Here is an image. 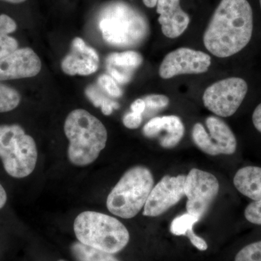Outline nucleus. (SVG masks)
<instances>
[{"mask_svg": "<svg viewBox=\"0 0 261 261\" xmlns=\"http://www.w3.org/2000/svg\"><path fill=\"white\" fill-rule=\"evenodd\" d=\"M253 15L247 0H221L203 36L206 49L218 58H228L250 42Z\"/></svg>", "mask_w": 261, "mask_h": 261, "instance_id": "nucleus-1", "label": "nucleus"}, {"mask_svg": "<svg viewBox=\"0 0 261 261\" xmlns=\"http://www.w3.org/2000/svg\"><path fill=\"white\" fill-rule=\"evenodd\" d=\"M64 130L69 141L68 159L76 166L94 163L107 143L106 126L84 109L74 110L69 113L65 119Z\"/></svg>", "mask_w": 261, "mask_h": 261, "instance_id": "nucleus-2", "label": "nucleus"}, {"mask_svg": "<svg viewBox=\"0 0 261 261\" xmlns=\"http://www.w3.org/2000/svg\"><path fill=\"white\" fill-rule=\"evenodd\" d=\"M98 25L104 40L120 47L140 44L149 31L145 15L120 0L111 2L103 7L98 16Z\"/></svg>", "mask_w": 261, "mask_h": 261, "instance_id": "nucleus-3", "label": "nucleus"}, {"mask_svg": "<svg viewBox=\"0 0 261 261\" xmlns=\"http://www.w3.org/2000/svg\"><path fill=\"white\" fill-rule=\"evenodd\" d=\"M73 229L81 243L108 253H118L129 242V232L119 220L95 211L79 215Z\"/></svg>", "mask_w": 261, "mask_h": 261, "instance_id": "nucleus-4", "label": "nucleus"}, {"mask_svg": "<svg viewBox=\"0 0 261 261\" xmlns=\"http://www.w3.org/2000/svg\"><path fill=\"white\" fill-rule=\"evenodd\" d=\"M153 187V176L148 168H130L108 195V211L122 219L135 217L145 207Z\"/></svg>", "mask_w": 261, "mask_h": 261, "instance_id": "nucleus-5", "label": "nucleus"}, {"mask_svg": "<svg viewBox=\"0 0 261 261\" xmlns=\"http://www.w3.org/2000/svg\"><path fill=\"white\" fill-rule=\"evenodd\" d=\"M0 159L10 176L27 177L37 163L35 141L18 124L0 125Z\"/></svg>", "mask_w": 261, "mask_h": 261, "instance_id": "nucleus-6", "label": "nucleus"}, {"mask_svg": "<svg viewBox=\"0 0 261 261\" xmlns=\"http://www.w3.org/2000/svg\"><path fill=\"white\" fill-rule=\"evenodd\" d=\"M248 91L247 82L238 77L225 79L205 89L202 101L216 116L229 117L238 111Z\"/></svg>", "mask_w": 261, "mask_h": 261, "instance_id": "nucleus-7", "label": "nucleus"}, {"mask_svg": "<svg viewBox=\"0 0 261 261\" xmlns=\"http://www.w3.org/2000/svg\"><path fill=\"white\" fill-rule=\"evenodd\" d=\"M205 123L208 132L202 123H197L192 132L193 142L202 152L212 156L232 154L236 152V137L223 120L216 116H209Z\"/></svg>", "mask_w": 261, "mask_h": 261, "instance_id": "nucleus-8", "label": "nucleus"}, {"mask_svg": "<svg viewBox=\"0 0 261 261\" xmlns=\"http://www.w3.org/2000/svg\"><path fill=\"white\" fill-rule=\"evenodd\" d=\"M219 189V182L214 175L192 168L185 180L187 213L200 219L216 199Z\"/></svg>", "mask_w": 261, "mask_h": 261, "instance_id": "nucleus-9", "label": "nucleus"}, {"mask_svg": "<svg viewBox=\"0 0 261 261\" xmlns=\"http://www.w3.org/2000/svg\"><path fill=\"white\" fill-rule=\"evenodd\" d=\"M211 64V58L203 51L181 47L165 57L159 68V75L168 80L178 75L205 73Z\"/></svg>", "mask_w": 261, "mask_h": 261, "instance_id": "nucleus-10", "label": "nucleus"}, {"mask_svg": "<svg viewBox=\"0 0 261 261\" xmlns=\"http://www.w3.org/2000/svg\"><path fill=\"white\" fill-rule=\"evenodd\" d=\"M186 176H165L153 187L144 207L143 215L157 217L176 205L185 195Z\"/></svg>", "mask_w": 261, "mask_h": 261, "instance_id": "nucleus-11", "label": "nucleus"}, {"mask_svg": "<svg viewBox=\"0 0 261 261\" xmlns=\"http://www.w3.org/2000/svg\"><path fill=\"white\" fill-rule=\"evenodd\" d=\"M41 68L42 63L35 51L29 47L20 48L0 59V81L36 76Z\"/></svg>", "mask_w": 261, "mask_h": 261, "instance_id": "nucleus-12", "label": "nucleus"}, {"mask_svg": "<svg viewBox=\"0 0 261 261\" xmlns=\"http://www.w3.org/2000/svg\"><path fill=\"white\" fill-rule=\"evenodd\" d=\"M99 62L97 51L77 37L72 42L71 53L62 61L61 68L68 75H89L97 71Z\"/></svg>", "mask_w": 261, "mask_h": 261, "instance_id": "nucleus-13", "label": "nucleus"}, {"mask_svg": "<svg viewBox=\"0 0 261 261\" xmlns=\"http://www.w3.org/2000/svg\"><path fill=\"white\" fill-rule=\"evenodd\" d=\"M185 126L176 116L154 117L143 128L147 138L159 139L160 145L165 149H171L181 142L185 135Z\"/></svg>", "mask_w": 261, "mask_h": 261, "instance_id": "nucleus-14", "label": "nucleus"}, {"mask_svg": "<svg viewBox=\"0 0 261 261\" xmlns=\"http://www.w3.org/2000/svg\"><path fill=\"white\" fill-rule=\"evenodd\" d=\"M157 13L163 34L170 39L180 37L190 24V16L181 9L180 0H159Z\"/></svg>", "mask_w": 261, "mask_h": 261, "instance_id": "nucleus-15", "label": "nucleus"}, {"mask_svg": "<svg viewBox=\"0 0 261 261\" xmlns=\"http://www.w3.org/2000/svg\"><path fill=\"white\" fill-rule=\"evenodd\" d=\"M233 185L240 193L253 201L261 200V168H240L233 177Z\"/></svg>", "mask_w": 261, "mask_h": 261, "instance_id": "nucleus-16", "label": "nucleus"}, {"mask_svg": "<svg viewBox=\"0 0 261 261\" xmlns=\"http://www.w3.org/2000/svg\"><path fill=\"white\" fill-rule=\"evenodd\" d=\"M142 56L134 51L113 53L106 60L107 68H113L121 73L130 75L134 70L142 65Z\"/></svg>", "mask_w": 261, "mask_h": 261, "instance_id": "nucleus-17", "label": "nucleus"}, {"mask_svg": "<svg viewBox=\"0 0 261 261\" xmlns=\"http://www.w3.org/2000/svg\"><path fill=\"white\" fill-rule=\"evenodd\" d=\"M71 252L77 261H119L113 254L87 246L80 242L72 244Z\"/></svg>", "mask_w": 261, "mask_h": 261, "instance_id": "nucleus-18", "label": "nucleus"}, {"mask_svg": "<svg viewBox=\"0 0 261 261\" xmlns=\"http://www.w3.org/2000/svg\"><path fill=\"white\" fill-rule=\"evenodd\" d=\"M200 219L193 215L187 214L177 216L171 222L170 231L176 236H187L194 232L193 226Z\"/></svg>", "mask_w": 261, "mask_h": 261, "instance_id": "nucleus-19", "label": "nucleus"}, {"mask_svg": "<svg viewBox=\"0 0 261 261\" xmlns=\"http://www.w3.org/2000/svg\"><path fill=\"white\" fill-rule=\"evenodd\" d=\"M86 94L95 107H101L103 114L106 116H110L112 114L113 110L119 108L118 103L105 97L94 86H89L86 89Z\"/></svg>", "mask_w": 261, "mask_h": 261, "instance_id": "nucleus-20", "label": "nucleus"}, {"mask_svg": "<svg viewBox=\"0 0 261 261\" xmlns=\"http://www.w3.org/2000/svg\"><path fill=\"white\" fill-rule=\"evenodd\" d=\"M20 102V94L15 89L0 83V113L13 111Z\"/></svg>", "mask_w": 261, "mask_h": 261, "instance_id": "nucleus-21", "label": "nucleus"}, {"mask_svg": "<svg viewBox=\"0 0 261 261\" xmlns=\"http://www.w3.org/2000/svg\"><path fill=\"white\" fill-rule=\"evenodd\" d=\"M234 261H261V241L243 247L237 254Z\"/></svg>", "mask_w": 261, "mask_h": 261, "instance_id": "nucleus-22", "label": "nucleus"}, {"mask_svg": "<svg viewBox=\"0 0 261 261\" xmlns=\"http://www.w3.org/2000/svg\"><path fill=\"white\" fill-rule=\"evenodd\" d=\"M98 83L100 87L113 97H120L122 91L118 87L116 81L111 75H102L98 79Z\"/></svg>", "mask_w": 261, "mask_h": 261, "instance_id": "nucleus-23", "label": "nucleus"}, {"mask_svg": "<svg viewBox=\"0 0 261 261\" xmlns=\"http://www.w3.org/2000/svg\"><path fill=\"white\" fill-rule=\"evenodd\" d=\"M18 49V42L9 34L0 33V59Z\"/></svg>", "mask_w": 261, "mask_h": 261, "instance_id": "nucleus-24", "label": "nucleus"}, {"mask_svg": "<svg viewBox=\"0 0 261 261\" xmlns=\"http://www.w3.org/2000/svg\"><path fill=\"white\" fill-rule=\"evenodd\" d=\"M146 108L151 111H158L167 107L169 99L163 94H150L143 98Z\"/></svg>", "mask_w": 261, "mask_h": 261, "instance_id": "nucleus-25", "label": "nucleus"}, {"mask_svg": "<svg viewBox=\"0 0 261 261\" xmlns=\"http://www.w3.org/2000/svg\"><path fill=\"white\" fill-rule=\"evenodd\" d=\"M245 217L252 224L261 225V200L253 201L247 206Z\"/></svg>", "mask_w": 261, "mask_h": 261, "instance_id": "nucleus-26", "label": "nucleus"}, {"mask_svg": "<svg viewBox=\"0 0 261 261\" xmlns=\"http://www.w3.org/2000/svg\"><path fill=\"white\" fill-rule=\"evenodd\" d=\"M17 29V24L13 18L8 15H0V33L10 34Z\"/></svg>", "mask_w": 261, "mask_h": 261, "instance_id": "nucleus-27", "label": "nucleus"}, {"mask_svg": "<svg viewBox=\"0 0 261 261\" xmlns=\"http://www.w3.org/2000/svg\"><path fill=\"white\" fill-rule=\"evenodd\" d=\"M142 115L130 112L125 115L123 118V123L126 128L136 129L142 124Z\"/></svg>", "mask_w": 261, "mask_h": 261, "instance_id": "nucleus-28", "label": "nucleus"}, {"mask_svg": "<svg viewBox=\"0 0 261 261\" xmlns=\"http://www.w3.org/2000/svg\"><path fill=\"white\" fill-rule=\"evenodd\" d=\"M130 109H132V112L142 115L146 110L145 101L143 99H136L130 106Z\"/></svg>", "mask_w": 261, "mask_h": 261, "instance_id": "nucleus-29", "label": "nucleus"}, {"mask_svg": "<svg viewBox=\"0 0 261 261\" xmlns=\"http://www.w3.org/2000/svg\"><path fill=\"white\" fill-rule=\"evenodd\" d=\"M252 123L255 128L261 134V103L252 113Z\"/></svg>", "mask_w": 261, "mask_h": 261, "instance_id": "nucleus-30", "label": "nucleus"}, {"mask_svg": "<svg viewBox=\"0 0 261 261\" xmlns=\"http://www.w3.org/2000/svg\"><path fill=\"white\" fill-rule=\"evenodd\" d=\"M7 200H8V196H7L6 191H5L4 187L0 185V210L6 204Z\"/></svg>", "mask_w": 261, "mask_h": 261, "instance_id": "nucleus-31", "label": "nucleus"}, {"mask_svg": "<svg viewBox=\"0 0 261 261\" xmlns=\"http://www.w3.org/2000/svg\"><path fill=\"white\" fill-rule=\"evenodd\" d=\"M158 1L159 0H143V3L147 8H152L157 5Z\"/></svg>", "mask_w": 261, "mask_h": 261, "instance_id": "nucleus-32", "label": "nucleus"}, {"mask_svg": "<svg viewBox=\"0 0 261 261\" xmlns=\"http://www.w3.org/2000/svg\"><path fill=\"white\" fill-rule=\"evenodd\" d=\"M3 1L13 3V4H19V3H24V2L27 1V0H3Z\"/></svg>", "mask_w": 261, "mask_h": 261, "instance_id": "nucleus-33", "label": "nucleus"}, {"mask_svg": "<svg viewBox=\"0 0 261 261\" xmlns=\"http://www.w3.org/2000/svg\"><path fill=\"white\" fill-rule=\"evenodd\" d=\"M260 8H261V0H260Z\"/></svg>", "mask_w": 261, "mask_h": 261, "instance_id": "nucleus-34", "label": "nucleus"}, {"mask_svg": "<svg viewBox=\"0 0 261 261\" xmlns=\"http://www.w3.org/2000/svg\"><path fill=\"white\" fill-rule=\"evenodd\" d=\"M58 261H65L64 260H58Z\"/></svg>", "mask_w": 261, "mask_h": 261, "instance_id": "nucleus-35", "label": "nucleus"}]
</instances>
